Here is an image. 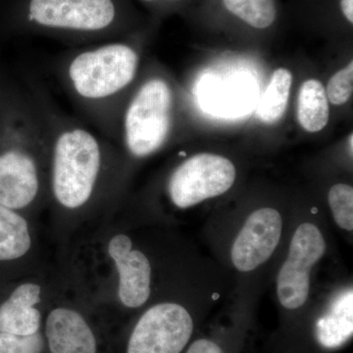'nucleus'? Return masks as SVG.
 Masks as SVG:
<instances>
[{
  "mask_svg": "<svg viewBox=\"0 0 353 353\" xmlns=\"http://www.w3.org/2000/svg\"><path fill=\"white\" fill-rule=\"evenodd\" d=\"M139 64L137 46L119 38L67 51L57 58L54 72L76 108L114 141Z\"/></svg>",
  "mask_w": 353,
  "mask_h": 353,
  "instance_id": "1",
  "label": "nucleus"
},
{
  "mask_svg": "<svg viewBox=\"0 0 353 353\" xmlns=\"http://www.w3.org/2000/svg\"><path fill=\"white\" fill-rule=\"evenodd\" d=\"M292 215L271 204L253 208L234 219H212L211 245L217 263L234 280L233 290L259 294L264 278L282 252Z\"/></svg>",
  "mask_w": 353,
  "mask_h": 353,
  "instance_id": "2",
  "label": "nucleus"
},
{
  "mask_svg": "<svg viewBox=\"0 0 353 353\" xmlns=\"http://www.w3.org/2000/svg\"><path fill=\"white\" fill-rule=\"evenodd\" d=\"M328 228L314 206L306 213L292 215L284 246L271 270L279 327L266 347L284 340L312 304L318 270L331 248Z\"/></svg>",
  "mask_w": 353,
  "mask_h": 353,
  "instance_id": "3",
  "label": "nucleus"
},
{
  "mask_svg": "<svg viewBox=\"0 0 353 353\" xmlns=\"http://www.w3.org/2000/svg\"><path fill=\"white\" fill-rule=\"evenodd\" d=\"M32 90L48 130L53 196L65 208H83L94 196L101 180L108 152L106 141L57 109L46 92L39 88Z\"/></svg>",
  "mask_w": 353,
  "mask_h": 353,
  "instance_id": "4",
  "label": "nucleus"
},
{
  "mask_svg": "<svg viewBox=\"0 0 353 353\" xmlns=\"http://www.w3.org/2000/svg\"><path fill=\"white\" fill-rule=\"evenodd\" d=\"M17 18L32 34L88 46L122 38L132 13L127 0H19Z\"/></svg>",
  "mask_w": 353,
  "mask_h": 353,
  "instance_id": "5",
  "label": "nucleus"
},
{
  "mask_svg": "<svg viewBox=\"0 0 353 353\" xmlns=\"http://www.w3.org/2000/svg\"><path fill=\"white\" fill-rule=\"evenodd\" d=\"M7 122L0 145V204L21 210L36 201L41 190V158L48 152L43 111L32 94Z\"/></svg>",
  "mask_w": 353,
  "mask_h": 353,
  "instance_id": "6",
  "label": "nucleus"
},
{
  "mask_svg": "<svg viewBox=\"0 0 353 353\" xmlns=\"http://www.w3.org/2000/svg\"><path fill=\"white\" fill-rule=\"evenodd\" d=\"M228 278L189 303L165 301L139 316L127 341L126 353H183L229 289Z\"/></svg>",
  "mask_w": 353,
  "mask_h": 353,
  "instance_id": "7",
  "label": "nucleus"
},
{
  "mask_svg": "<svg viewBox=\"0 0 353 353\" xmlns=\"http://www.w3.org/2000/svg\"><path fill=\"white\" fill-rule=\"evenodd\" d=\"M175 102L173 85L163 76L148 77L137 85L123 108L118 126L117 139L130 157L145 159L168 143Z\"/></svg>",
  "mask_w": 353,
  "mask_h": 353,
  "instance_id": "8",
  "label": "nucleus"
},
{
  "mask_svg": "<svg viewBox=\"0 0 353 353\" xmlns=\"http://www.w3.org/2000/svg\"><path fill=\"white\" fill-rule=\"evenodd\" d=\"M353 336L352 283H336L313 303L296 328L263 353H336L347 347Z\"/></svg>",
  "mask_w": 353,
  "mask_h": 353,
  "instance_id": "9",
  "label": "nucleus"
},
{
  "mask_svg": "<svg viewBox=\"0 0 353 353\" xmlns=\"http://www.w3.org/2000/svg\"><path fill=\"white\" fill-rule=\"evenodd\" d=\"M238 176L236 165L224 155L201 152L185 158L167 181V194L180 210L224 196L233 189Z\"/></svg>",
  "mask_w": 353,
  "mask_h": 353,
  "instance_id": "10",
  "label": "nucleus"
},
{
  "mask_svg": "<svg viewBox=\"0 0 353 353\" xmlns=\"http://www.w3.org/2000/svg\"><path fill=\"white\" fill-rule=\"evenodd\" d=\"M257 297L233 290V301L206 320L183 353H259L255 348Z\"/></svg>",
  "mask_w": 353,
  "mask_h": 353,
  "instance_id": "11",
  "label": "nucleus"
},
{
  "mask_svg": "<svg viewBox=\"0 0 353 353\" xmlns=\"http://www.w3.org/2000/svg\"><path fill=\"white\" fill-rule=\"evenodd\" d=\"M108 252L119 273L118 296L128 308L145 305L152 296V266L145 252L134 248L129 236L117 234L109 243Z\"/></svg>",
  "mask_w": 353,
  "mask_h": 353,
  "instance_id": "12",
  "label": "nucleus"
},
{
  "mask_svg": "<svg viewBox=\"0 0 353 353\" xmlns=\"http://www.w3.org/2000/svg\"><path fill=\"white\" fill-rule=\"evenodd\" d=\"M50 353H97L94 332L82 315L68 308L53 309L46 323Z\"/></svg>",
  "mask_w": 353,
  "mask_h": 353,
  "instance_id": "13",
  "label": "nucleus"
},
{
  "mask_svg": "<svg viewBox=\"0 0 353 353\" xmlns=\"http://www.w3.org/2000/svg\"><path fill=\"white\" fill-rule=\"evenodd\" d=\"M41 287L24 283L15 288L0 303V333L32 336L41 328V312L34 307L41 303Z\"/></svg>",
  "mask_w": 353,
  "mask_h": 353,
  "instance_id": "14",
  "label": "nucleus"
},
{
  "mask_svg": "<svg viewBox=\"0 0 353 353\" xmlns=\"http://www.w3.org/2000/svg\"><path fill=\"white\" fill-rule=\"evenodd\" d=\"M32 246L27 221L0 204V264L22 259Z\"/></svg>",
  "mask_w": 353,
  "mask_h": 353,
  "instance_id": "15",
  "label": "nucleus"
},
{
  "mask_svg": "<svg viewBox=\"0 0 353 353\" xmlns=\"http://www.w3.org/2000/svg\"><path fill=\"white\" fill-rule=\"evenodd\" d=\"M330 108L326 90L320 81L309 79L299 88L297 120L308 132L322 131L329 122Z\"/></svg>",
  "mask_w": 353,
  "mask_h": 353,
  "instance_id": "16",
  "label": "nucleus"
},
{
  "mask_svg": "<svg viewBox=\"0 0 353 353\" xmlns=\"http://www.w3.org/2000/svg\"><path fill=\"white\" fill-rule=\"evenodd\" d=\"M292 81L294 77L290 70L278 68L274 72L257 109V116L265 124H275L282 119L287 110Z\"/></svg>",
  "mask_w": 353,
  "mask_h": 353,
  "instance_id": "17",
  "label": "nucleus"
},
{
  "mask_svg": "<svg viewBox=\"0 0 353 353\" xmlns=\"http://www.w3.org/2000/svg\"><path fill=\"white\" fill-rule=\"evenodd\" d=\"M225 8L254 29L270 27L277 18L276 0H222Z\"/></svg>",
  "mask_w": 353,
  "mask_h": 353,
  "instance_id": "18",
  "label": "nucleus"
},
{
  "mask_svg": "<svg viewBox=\"0 0 353 353\" xmlns=\"http://www.w3.org/2000/svg\"><path fill=\"white\" fill-rule=\"evenodd\" d=\"M330 215L334 226L352 238L353 233V188L347 183H336L327 194Z\"/></svg>",
  "mask_w": 353,
  "mask_h": 353,
  "instance_id": "19",
  "label": "nucleus"
},
{
  "mask_svg": "<svg viewBox=\"0 0 353 353\" xmlns=\"http://www.w3.org/2000/svg\"><path fill=\"white\" fill-rule=\"evenodd\" d=\"M327 97L332 104L336 106L343 105L352 99L353 92V63L336 72L330 79L326 90Z\"/></svg>",
  "mask_w": 353,
  "mask_h": 353,
  "instance_id": "20",
  "label": "nucleus"
},
{
  "mask_svg": "<svg viewBox=\"0 0 353 353\" xmlns=\"http://www.w3.org/2000/svg\"><path fill=\"white\" fill-rule=\"evenodd\" d=\"M43 347L44 340L39 332L32 336L0 333V353H41Z\"/></svg>",
  "mask_w": 353,
  "mask_h": 353,
  "instance_id": "21",
  "label": "nucleus"
},
{
  "mask_svg": "<svg viewBox=\"0 0 353 353\" xmlns=\"http://www.w3.org/2000/svg\"><path fill=\"white\" fill-rule=\"evenodd\" d=\"M341 10L345 19L352 24L353 23V0H341Z\"/></svg>",
  "mask_w": 353,
  "mask_h": 353,
  "instance_id": "22",
  "label": "nucleus"
},
{
  "mask_svg": "<svg viewBox=\"0 0 353 353\" xmlns=\"http://www.w3.org/2000/svg\"><path fill=\"white\" fill-rule=\"evenodd\" d=\"M143 3L148 4L152 6H173V4L182 2L183 0H139Z\"/></svg>",
  "mask_w": 353,
  "mask_h": 353,
  "instance_id": "23",
  "label": "nucleus"
},
{
  "mask_svg": "<svg viewBox=\"0 0 353 353\" xmlns=\"http://www.w3.org/2000/svg\"><path fill=\"white\" fill-rule=\"evenodd\" d=\"M352 137H353V134H350V137H348V141H347L348 152H350V155H352V152H353V148H352L353 139H352Z\"/></svg>",
  "mask_w": 353,
  "mask_h": 353,
  "instance_id": "24",
  "label": "nucleus"
},
{
  "mask_svg": "<svg viewBox=\"0 0 353 353\" xmlns=\"http://www.w3.org/2000/svg\"></svg>",
  "mask_w": 353,
  "mask_h": 353,
  "instance_id": "25",
  "label": "nucleus"
}]
</instances>
